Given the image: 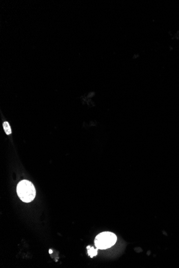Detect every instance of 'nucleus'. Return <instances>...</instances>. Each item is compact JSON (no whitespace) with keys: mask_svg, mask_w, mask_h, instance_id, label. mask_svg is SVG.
<instances>
[{"mask_svg":"<svg viewBox=\"0 0 179 268\" xmlns=\"http://www.w3.org/2000/svg\"><path fill=\"white\" fill-rule=\"evenodd\" d=\"M17 193L21 201L25 203H29L34 199L36 190L31 182L27 180H23L17 185Z\"/></svg>","mask_w":179,"mask_h":268,"instance_id":"nucleus-1","label":"nucleus"},{"mask_svg":"<svg viewBox=\"0 0 179 268\" xmlns=\"http://www.w3.org/2000/svg\"><path fill=\"white\" fill-rule=\"evenodd\" d=\"M87 248L88 249V254L91 258H92L94 256H96L98 254V249L97 248L96 249H95V248L94 247H91L90 246H88L87 247Z\"/></svg>","mask_w":179,"mask_h":268,"instance_id":"nucleus-3","label":"nucleus"},{"mask_svg":"<svg viewBox=\"0 0 179 268\" xmlns=\"http://www.w3.org/2000/svg\"><path fill=\"white\" fill-rule=\"evenodd\" d=\"M3 127L4 131L7 135H10L11 134L12 131L8 121H4L3 124Z\"/></svg>","mask_w":179,"mask_h":268,"instance_id":"nucleus-4","label":"nucleus"},{"mask_svg":"<svg viewBox=\"0 0 179 268\" xmlns=\"http://www.w3.org/2000/svg\"><path fill=\"white\" fill-rule=\"evenodd\" d=\"M116 240L117 237L114 233L111 232H103L96 236L95 244L98 249H106L115 245Z\"/></svg>","mask_w":179,"mask_h":268,"instance_id":"nucleus-2","label":"nucleus"},{"mask_svg":"<svg viewBox=\"0 0 179 268\" xmlns=\"http://www.w3.org/2000/svg\"><path fill=\"white\" fill-rule=\"evenodd\" d=\"M52 253H53V251H52V249H49V254H52Z\"/></svg>","mask_w":179,"mask_h":268,"instance_id":"nucleus-5","label":"nucleus"}]
</instances>
